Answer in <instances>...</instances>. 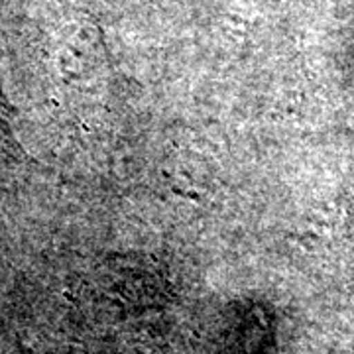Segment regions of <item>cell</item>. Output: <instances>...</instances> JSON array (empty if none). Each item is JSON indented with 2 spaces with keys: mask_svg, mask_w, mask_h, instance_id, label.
Instances as JSON below:
<instances>
[{
  "mask_svg": "<svg viewBox=\"0 0 354 354\" xmlns=\"http://www.w3.org/2000/svg\"><path fill=\"white\" fill-rule=\"evenodd\" d=\"M8 136V127H6V113H4V102L0 99V142Z\"/></svg>",
  "mask_w": 354,
  "mask_h": 354,
  "instance_id": "cell-1",
  "label": "cell"
}]
</instances>
